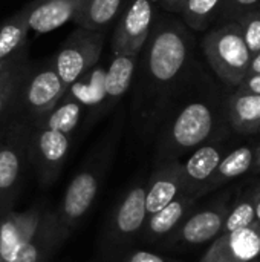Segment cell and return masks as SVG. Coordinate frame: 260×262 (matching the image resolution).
Returning a JSON list of instances; mask_svg holds the SVG:
<instances>
[{"mask_svg": "<svg viewBox=\"0 0 260 262\" xmlns=\"http://www.w3.org/2000/svg\"><path fill=\"white\" fill-rule=\"evenodd\" d=\"M129 0H84L74 18L78 28L90 31H107L123 14Z\"/></svg>", "mask_w": 260, "mask_h": 262, "instance_id": "44dd1931", "label": "cell"}, {"mask_svg": "<svg viewBox=\"0 0 260 262\" xmlns=\"http://www.w3.org/2000/svg\"><path fill=\"white\" fill-rule=\"evenodd\" d=\"M256 11H257V12H259V15H260V6H259V8H257V9H256Z\"/></svg>", "mask_w": 260, "mask_h": 262, "instance_id": "f35d334b", "label": "cell"}, {"mask_svg": "<svg viewBox=\"0 0 260 262\" xmlns=\"http://www.w3.org/2000/svg\"><path fill=\"white\" fill-rule=\"evenodd\" d=\"M257 259H259V258H257ZM257 259H254V261H251V262H257Z\"/></svg>", "mask_w": 260, "mask_h": 262, "instance_id": "ab89813d", "label": "cell"}, {"mask_svg": "<svg viewBox=\"0 0 260 262\" xmlns=\"http://www.w3.org/2000/svg\"><path fill=\"white\" fill-rule=\"evenodd\" d=\"M257 258H260V227L251 224L219 235L199 262H251Z\"/></svg>", "mask_w": 260, "mask_h": 262, "instance_id": "4fadbf2b", "label": "cell"}, {"mask_svg": "<svg viewBox=\"0 0 260 262\" xmlns=\"http://www.w3.org/2000/svg\"><path fill=\"white\" fill-rule=\"evenodd\" d=\"M254 154H256V149H253L250 146H242V147H238V149H233L231 152H228L219 163V166L215 170V173L211 175V178L204 186L201 196L228 181H233V180L245 175L254 166Z\"/></svg>", "mask_w": 260, "mask_h": 262, "instance_id": "603a6c76", "label": "cell"}, {"mask_svg": "<svg viewBox=\"0 0 260 262\" xmlns=\"http://www.w3.org/2000/svg\"><path fill=\"white\" fill-rule=\"evenodd\" d=\"M244 92H250L254 95H260V74L254 75H247L245 80L238 86Z\"/></svg>", "mask_w": 260, "mask_h": 262, "instance_id": "d6a6232c", "label": "cell"}, {"mask_svg": "<svg viewBox=\"0 0 260 262\" xmlns=\"http://www.w3.org/2000/svg\"><path fill=\"white\" fill-rule=\"evenodd\" d=\"M222 2L224 0H185L179 14L188 28L204 31L222 6Z\"/></svg>", "mask_w": 260, "mask_h": 262, "instance_id": "4316f807", "label": "cell"}, {"mask_svg": "<svg viewBox=\"0 0 260 262\" xmlns=\"http://www.w3.org/2000/svg\"><path fill=\"white\" fill-rule=\"evenodd\" d=\"M146 186H132L116 204L107 226V241L110 246L123 247L141 235L146 221Z\"/></svg>", "mask_w": 260, "mask_h": 262, "instance_id": "8fae6325", "label": "cell"}, {"mask_svg": "<svg viewBox=\"0 0 260 262\" xmlns=\"http://www.w3.org/2000/svg\"><path fill=\"white\" fill-rule=\"evenodd\" d=\"M254 224L260 227V187L259 192H257V196H256V220H254Z\"/></svg>", "mask_w": 260, "mask_h": 262, "instance_id": "8d00e7d4", "label": "cell"}, {"mask_svg": "<svg viewBox=\"0 0 260 262\" xmlns=\"http://www.w3.org/2000/svg\"><path fill=\"white\" fill-rule=\"evenodd\" d=\"M228 210L230 203L227 196H224L205 209L190 213L179 227L162 241V246L166 249H188L215 241L222 233Z\"/></svg>", "mask_w": 260, "mask_h": 262, "instance_id": "9c48e42d", "label": "cell"}, {"mask_svg": "<svg viewBox=\"0 0 260 262\" xmlns=\"http://www.w3.org/2000/svg\"><path fill=\"white\" fill-rule=\"evenodd\" d=\"M29 64V57H26V58H23L21 61H18L17 64H14L12 68H9L8 71H5V72H2L0 74V91L2 89H5L26 66Z\"/></svg>", "mask_w": 260, "mask_h": 262, "instance_id": "1f68e13d", "label": "cell"}, {"mask_svg": "<svg viewBox=\"0 0 260 262\" xmlns=\"http://www.w3.org/2000/svg\"><path fill=\"white\" fill-rule=\"evenodd\" d=\"M228 154V152H227ZM219 143H205L181 160L182 195L201 198L202 189L218 169L222 158L227 155Z\"/></svg>", "mask_w": 260, "mask_h": 262, "instance_id": "7c38bea8", "label": "cell"}, {"mask_svg": "<svg viewBox=\"0 0 260 262\" xmlns=\"http://www.w3.org/2000/svg\"><path fill=\"white\" fill-rule=\"evenodd\" d=\"M28 6L0 23V58H9L28 48Z\"/></svg>", "mask_w": 260, "mask_h": 262, "instance_id": "cb8c5ba5", "label": "cell"}, {"mask_svg": "<svg viewBox=\"0 0 260 262\" xmlns=\"http://www.w3.org/2000/svg\"><path fill=\"white\" fill-rule=\"evenodd\" d=\"M31 123L12 115L3 120L0 130V218L11 212L20 192L25 164L28 163V138Z\"/></svg>", "mask_w": 260, "mask_h": 262, "instance_id": "3957f363", "label": "cell"}, {"mask_svg": "<svg viewBox=\"0 0 260 262\" xmlns=\"http://www.w3.org/2000/svg\"><path fill=\"white\" fill-rule=\"evenodd\" d=\"M196 201L198 200L193 196L179 195L176 200H173L170 204H167L159 212L149 215L146 226L141 232L143 239L149 241V243L164 241L192 213Z\"/></svg>", "mask_w": 260, "mask_h": 262, "instance_id": "d6986e66", "label": "cell"}, {"mask_svg": "<svg viewBox=\"0 0 260 262\" xmlns=\"http://www.w3.org/2000/svg\"><path fill=\"white\" fill-rule=\"evenodd\" d=\"M153 0H129L112 34V55L138 57L158 20Z\"/></svg>", "mask_w": 260, "mask_h": 262, "instance_id": "ba28073f", "label": "cell"}, {"mask_svg": "<svg viewBox=\"0 0 260 262\" xmlns=\"http://www.w3.org/2000/svg\"><path fill=\"white\" fill-rule=\"evenodd\" d=\"M259 132H260V127H259Z\"/></svg>", "mask_w": 260, "mask_h": 262, "instance_id": "b9f144b4", "label": "cell"}, {"mask_svg": "<svg viewBox=\"0 0 260 262\" xmlns=\"http://www.w3.org/2000/svg\"><path fill=\"white\" fill-rule=\"evenodd\" d=\"M110 146L106 154L100 155V160L97 163H90L89 166L86 164L80 169V172L69 183L58 210H55L60 227L67 236L86 216L100 193L104 169L109 163L107 158L110 152H113Z\"/></svg>", "mask_w": 260, "mask_h": 262, "instance_id": "8992f818", "label": "cell"}, {"mask_svg": "<svg viewBox=\"0 0 260 262\" xmlns=\"http://www.w3.org/2000/svg\"><path fill=\"white\" fill-rule=\"evenodd\" d=\"M31 63V61H29ZM29 64L5 88L0 91V121H3L5 118L11 117L14 114L15 109V103H17V97H18V89L21 84V80L28 71Z\"/></svg>", "mask_w": 260, "mask_h": 262, "instance_id": "f1b7e54d", "label": "cell"}, {"mask_svg": "<svg viewBox=\"0 0 260 262\" xmlns=\"http://www.w3.org/2000/svg\"><path fill=\"white\" fill-rule=\"evenodd\" d=\"M242 38L248 48V51L251 52V55L257 54L260 51V15L259 12L250 11L245 12L244 17L241 18V21L238 23Z\"/></svg>", "mask_w": 260, "mask_h": 262, "instance_id": "83f0119b", "label": "cell"}, {"mask_svg": "<svg viewBox=\"0 0 260 262\" xmlns=\"http://www.w3.org/2000/svg\"><path fill=\"white\" fill-rule=\"evenodd\" d=\"M159 5L169 12H181L185 0H158Z\"/></svg>", "mask_w": 260, "mask_h": 262, "instance_id": "e575fe53", "label": "cell"}, {"mask_svg": "<svg viewBox=\"0 0 260 262\" xmlns=\"http://www.w3.org/2000/svg\"><path fill=\"white\" fill-rule=\"evenodd\" d=\"M118 262H181L176 259H170L152 252H146V250H133L129 253H124Z\"/></svg>", "mask_w": 260, "mask_h": 262, "instance_id": "4dcf8cb0", "label": "cell"}, {"mask_svg": "<svg viewBox=\"0 0 260 262\" xmlns=\"http://www.w3.org/2000/svg\"><path fill=\"white\" fill-rule=\"evenodd\" d=\"M106 31L78 28L67 35L57 54L51 58L58 77L66 86L78 80L92 66L100 63Z\"/></svg>", "mask_w": 260, "mask_h": 262, "instance_id": "52a82bcc", "label": "cell"}, {"mask_svg": "<svg viewBox=\"0 0 260 262\" xmlns=\"http://www.w3.org/2000/svg\"><path fill=\"white\" fill-rule=\"evenodd\" d=\"M216 129V114L205 100H192L169 111L155 130L156 164L181 161L210 141Z\"/></svg>", "mask_w": 260, "mask_h": 262, "instance_id": "7a4b0ae2", "label": "cell"}, {"mask_svg": "<svg viewBox=\"0 0 260 262\" xmlns=\"http://www.w3.org/2000/svg\"><path fill=\"white\" fill-rule=\"evenodd\" d=\"M104 75L106 66L97 63L78 80L69 84L64 92L66 97L75 100L84 111H87L90 121H95L104 115Z\"/></svg>", "mask_w": 260, "mask_h": 262, "instance_id": "ac0fdd59", "label": "cell"}, {"mask_svg": "<svg viewBox=\"0 0 260 262\" xmlns=\"http://www.w3.org/2000/svg\"><path fill=\"white\" fill-rule=\"evenodd\" d=\"M84 0H32L28 3L29 29L37 34L51 32L74 21Z\"/></svg>", "mask_w": 260, "mask_h": 262, "instance_id": "e0dca14e", "label": "cell"}, {"mask_svg": "<svg viewBox=\"0 0 260 262\" xmlns=\"http://www.w3.org/2000/svg\"><path fill=\"white\" fill-rule=\"evenodd\" d=\"M190 60L192 38L185 26L159 15L138 55L132 84V118L143 134H155L170 98L185 78Z\"/></svg>", "mask_w": 260, "mask_h": 262, "instance_id": "6da1fadb", "label": "cell"}, {"mask_svg": "<svg viewBox=\"0 0 260 262\" xmlns=\"http://www.w3.org/2000/svg\"><path fill=\"white\" fill-rule=\"evenodd\" d=\"M182 195L181 161L156 164L146 186V209L147 215H153Z\"/></svg>", "mask_w": 260, "mask_h": 262, "instance_id": "9a60e30c", "label": "cell"}, {"mask_svg": "<svg viewBox=\"0 0 260 262\" xmlns=\"http://www.w3.org/2000/svg\"><path fill=\"white\" fill-rule=\"evenodd\" d=\"M231 126L236 132L251 135L260 127V95L238 89L228 101Z\"/></svg>", "mask_w": 260, "mask_h": 262, "instance_id": "7402d4cb", "label": "cell"}, {"mask_svg": "<svg viewBox=\"0 0 260 262\" xmlns=\"http://www.w3.org/2000/svg\"><path fill=\"white\" fill-rule=\"evenodd\" d=\"M202 49L208 64L225 84L239 86L245 80L251 52L238 23H228L210 31L202 40Z\"/></svg>", "mask_w": 260, "mask_h": 262, "instance_id": "277c9868", "label": "cell"}, {"mask_svg": "<svg viewBox=\"0 0 260 262\" xmlns=\"http://www.w3.org/2000/svg\"><path fill=\"white\" fill-rule=\"evenodd\" d=\"M69 135L31 124L28 161L34 166L35 173L43 184H51L57 180L69 155Z\"/></svg>", "mask_w": 260, "mask_h": 262, "instance_id": "30bf717a", "label": "cell"}, {"mask_svg": "<svg viewBox=\"0 0 260 262\" xmlns=\"http://www.w3.org/2000/svg\"><path fill=\"white\" fill-rule=\"evenodd\" d=\"M44 210L38 206L0 218V262H9L40 227Z\"/></svg>", "mask_w": 260, "mask_h": 262, "instance_id": "5bb4252c", "label": "cell"}, {"mask_svg": "<svg viewBox=\"0 0 260 262\" xmlns=\"http://www.w3.org/2000/svg\"><path fill=\"white\" fill-rule=\"evenodd\" d=\"M84 109L75 100L63 95V98L44 115L32 121V126H40L46 129H54L66 135H72L80 126Z\"/></svg>", "mask_w": 260, "mask_h": 262, "instance_id": "d4e9b609", "label": "cell"}, {"mask_svg": "<svg viewBox=\"0 0 260 262\" xmlns=\"http://www.w3.org/2000/svg\"><path fill=\"white\" fill-rule=\"evenodd\" d=\"M28 57V48L26 49H23L21 52H18L17 55H14V57H9V58H0V74L2 72H5V71H8L9 68H12L14 64H17L18 61H21L23 58H26Z\"/></svg>", "mask_w": 260, "mask_h": 262, "instance_id": "836d02e7", "label": "cell"}, {"mask_svg": "<svg viewBox=\"0 0 260 262\" xmlns=\"http://www.w3.org/2000/svg\"><path fill=\"white\" fill-rule=\"evenodd\" d=\"M67 86L58 77L51 60L40 64L29 63L18 89L12 115L21 117L32 123L49 112L63 98Z\"/></svg>", "mask_w": 260, "mask_h": 262, "instance_id": "5b68a950", "label": "cell"}, {"mask_svg": "<svg viewBox=\"0 0 260 262\" xmlns=\"http://www.w3.org/2000/svg\"><path fill=\"white\" fill-rule=\"evenodd\" d=\"M138 57L135 55H113L104 75V115L109 114L123 97L132 89Z\"/></svg>", "mask_w": 260, "mask_h": 262, "instance_id": "ffe728a7", "label": "cell"}, {"mask_svg": "<svg viewBox=\"0 0 260 262\" xmlns=\"http://www.w3.org/2000/svg\"><path fill=\"white\" fill-rule=\"evenodd\" d=\"M254 172H260V144L256 147V154H254V166H253Z\"/></svg>", "mask_w": 260, "mask_h": 262, "instance_id": "74e56055", "label": "cell"}, {"mask_svg": "<svg viewBox=\"0 0 260 262\" xmlns=\"http://www.w3.org/2000/svg\"><path fill=\"white\" fill-rule=\"evenodd\" d=\"M254 74H260V51L257 54L251 55L250 66H248V74L247 75H254Z\"/></svg>", "mask_w": 260, "mask_h": 262, "instance_id": "d590c367", "label": "cell"}, {"mask_svg": "<svg viewBox=\"0 0 260 262\" xmlns=\"http://www.w3.org/2000/svg\"><path fill=\"white\" fill-rule=\"evenodd\" d=\"M257 192H259V187H254V190H250L233 207H230L221 235L231 233V232H236V230H241V229H245V227L254 224Z\"/></svg>", "mask_w": 260, "mask_h": 262, "instance_id": "484cf974", "label": "cell"}, {"mask_svg": "<svg viewBox=\"0 0 260 262\" xmlns=\"http://www.w3.org/2000/svg\"><path fill=\"white\" fill-rule=\"evenodd\" d=\"M260 6V0H224L222 2V9L225 11L227 15H236L241 12H250L254 11Z\"/></svg>", "mask_w": 260, "mask_h": 262, "instance_id": "f546056e", "label": "cell"}, {"mask_svg": "<svg viewBox=\"0 0 260 262\" xmlns=\"http://www.w3.org/2000/svg\"><path fill=\"white\" fill-rule=\"evenodd\" d=\"M66 238L67 235L60 227L57 213L44 210L35 235L9 262H48Z\"/></svg>", "mask_w": 260, "mask_h": 262, "instance_id": "2e32d148", "label": "cell"}, {"mask_svg": "<svg viewBox=\"0 0 260 262\" xmlns=\"http://www.w3.org/2000/svg\"><path fill=\"white\" fill-rule=\"evenodd\" d=\"M257 262H260V258H259V259H257Z\"/></svg>", "mask_w": 260, "mask_h": 262, "instance_id": "60d3db41", "label": "cell"}]
</instances>
